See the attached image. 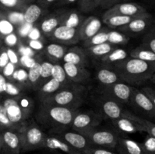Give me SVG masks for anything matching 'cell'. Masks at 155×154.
Instances as JSON below:
<instances>
[{
	"label": "cell",
	"mask_w": 155,
	"mask_h": 154,
	"mask_svg": "<svg viewBox=\"0 0 155 154\" xmlns=\"http://www.w3.org/2000/svg\"><path fill=\"white\" fill-rule=\"evenodd\" d=\"M5 129L14 130V128L9 120L5 108L2 102V99H0V131Z\"/></svg>",
	"instance_id": "43"
},
{
	"label": "cell",
	"mask_w": 155,
	"mask_h": 154,
	"mask_svg": "<svg viewBox=\"0 0 155 154\" xmlns=\"http://www.w3.org/2000/svg\"><path fill=\"white\" fill-rule=\"evenodd\" d=\"M65 11H66L54 12L42 19V21L39 24V30L42 32V34L48 37L51 33L61 24Z\"/></svg>",
	"instance_id": "20"
},
{
	"label": "cell",
	"mask_w": 155,
	"mask_h": 154,
	"mask_svg": "<svg viewBox=\"0 0 155 154\" xmlns=\"http://www.w3.org/2000/svg\"><path fill=\"white\" fill-rule=\"evenodd\" d=\"M2 39H1V38H0V48H1L2 46Z\"/></svg>",
	"instance_id": "63"
},
{
	"label": "cell",
	"mask_w": 155,
	"mask_h": 154,
	"mask_svg": "<svg viewBox=\"0 0 155 154\" xmlns=\"http://www.w3.org/2000/svg\"><path fill=\"white\" fill-rule=\"evenodd\" d=\"M94 146L114 149L117 146L118 141L122 136L114 129L99 128L98 127L80 132Z\"/></svg>",
	"instance_id": "5"
},
{
	"label": "cell",
	"mask_w": 155,
	"mask_h": 154,
	"mask_svg": "<svg viewBox=\"0 0 155 154\" xmlns=\"http://www.w3.org/2000/svg\"><path fill=\"white\" fill-rule=\"evenodd\" d=\"M32 0H0L2 11L23 12Z\"/></svg>",
	"instance_id": "28"
},
{
	"label": "cell",
	"mask_w": 155,
	"mask_h": 154,
	"mask_svg": "<svg viewBox=\"0 0 155 154\" xmlns=\"http://www.w3.org/2000/svg\"><path fill=\"white\" fill-rule=\"evenodd\" d=\"M51 78L54 79L56 81L64 85H68L73 83L68 79L63 66L59 63H54L52 72H51Z\"/></svg>",
	"instance_id": "35"
},
{
	"label": "cell",
	"mask_w": 155,
	"mask_h": 154,
	"mask_svg": "<svg viewBox=\"0 0 155 154\" xmlns=\"http://www.w3.org/2000/svg\"><path fill=\"white\" fill-rule=\"evenodd\" d=\"M8 63L9 59L7 54V51H6V47L5 45H2L0 48V72Z\"/></svg>",
	"instance_id": "52"
},
{
	"label": "cell",
	"mask_w": 155,
	"mask_h": 154,
	"mask_svg": "<svg viewBox=\"0 0 155 154\" xmlns=\"http://www.w3.org/2000/svg\"><path fill=\"white\" fill-rule=\"evenodd\" d=\"M115 48L116 46L114 45H112L109 42H104V43L100 44V45L85 48L84 51L88 57H92L94 58V60H98L99 58L110 53Z\"/></svg>",
	"instance_id": "25"
},
{
	"label": "cell",
	"mask_w": 155,
	"mask_h": 154,
	"mask_svg": "<svg viewBox=\"0 0 155 154\" xmlns=\"http://www.w3.org/2000/svg\"><path fill=\"white\" fill-rule=\"evenodd\" d=\"M27 79H28L27 71L23 68H17L12 78V80L16 82L22 86H24V85L28 86Z\"/></svg>",
	"instance_id": "44"
},
{
	"label": "cell",
	"mask_w": 155,
	"mask_h": 154,
	"mask_svg": "<svg viewBox=\"0 0 155 154\" xmlns=\"http://www.w3.org/2000/svg\"><path fill=\"white\" fill-rule=\"evenodd\" d=\"M27 37L29 39H39L40 38V32L36 27H33Z\"/></svg>",
	"instance_id": "56"
},
{
	"label": "cell",
	"mask_w": 155,
	"mask_h": 154,
	"mask_svg": "<svg viewBox=\"0 0 155 154\" xmlns=\"http://www.w3.org/2000/svg\"><path fill=\"white\" fill-rule=\"evenodd\" d=\"M18 132L21 140V152L44 148L46 134L43 132L33 120L27 121Z\"/></svg>",
	"instance_id": "4"
},
{
	"label": "cell",
	"mask_w": 155,
	"mask_h": 154,
	"mask_svg": "<svg viewBox=\"0 0 155 154\" xmlns=\"http://www.w3.org/2000/svg\"><path fill=\"white\" fill-rule=\"evenodd\" d=\"M142 91L149 98L151 102L155 106V88L151 87H144L142 88Z\"/></svg>",
	"instance_id": "55"
},
{
	"label": "cell",
	"mask_w": 155,
	"mask_h": 154,
	"mask_svg": "<svg viewBox=\"0 0 155 154\" xmlns=\"http://www.w3.org/2000/svg\"><path fill=\"white\" fill-rule=\"evenodd\" d=\"M16 30V27L7 19L2 11H0V38L2 39L5 36L14 33Z\"/></svg>",
	"instance_id": "38"
},
{
	"label": "cell",
	"mask_w": 155,
	"mask_h": 154,
	"mask_svg": "<svg viewBox=\"0 0 155 154\" xmlns=\"http://www.w3.org/2000/svg\"><path fill=\"white\" fill-rule=\"evenodd\" d=\"M104 0H88L86 4L81 8V10L85 12H89L93 11L97 7L101 5Z\"/></svg>",
	"instance_id": "49"
},
{
	"label": "cell",
	"mask_w": 155,
	"mask_h": 154,
	"mask_svg": "<svg viewBox=\"0 0 155 154\" xmlns=\"http://www.w3.org/2000/svg\"><path fill=\"white\" fill-rule=\"evenodd\" d=\"M107 35H108L107 42L112 45H125L130 41V36L120 31L108 30Z\"/></svg>",
	"instance_id": "36"
},
{
	"label": "cell",
	"mask_w": 155,
	"mask_h": 154,
	"mask_svg": "<svg viewBox=\"0 0 155 154\" xmlns=\"http://www.w3.org/2000/svg\"><path fill=\"white\" fill-rule=\"evenodd\" d=\"M51 40L65 45L77 44L80 41L79 28H71L60 25L48 36Z\"/></svg>",
	"instance_id": "13"
},
{
	"label": "cell",
	"mask_w": 155,
	"mask_h": 154,
	"mask_svg": "<svg viewBox=\"0 0 155 154\" xmlns=\"http://www.w3.org/2000/svg\"><path fill=\"white\" fill-rule=\"evenodd\" d=\"M48 134H53V135L59 137L62 140L66 142L67 143L81 152L88 148L94 146L84 135L74 131H74H68L66 128L58 129L49 131Z\"/></svg>",
	"instance_id": "11"
},
{
	"label": "cell",
	"mask_w": 155,
	"mask_h": 154,
	"mask_svg": "<svg viewBox=\"0 0 155 154\" xmlns=\"http://www.w3.org/2000/svg\"><path fill=\"white\" fill-rule=\"evenodd\" d=\"M28 46L34 51H41L44 48V44L40 39H30Z\"/></svg>",
	"instance_id": "54"
},
{
	"label": "cell",
	"mask_w": 155,
	"mask_h": 154,
	"mask_svg": "<svg viewBox=\"0 0 155 154\" xmlns=\"http://www.w3.org/2000/svg\"><path fill=\"white\" fill-rule=\"evenodd\" d=\"M43 13V9L36 4H29L23 11L24 22L30 24H34Z\"/></svg>",
	"instance_id": "31"
},
{
	"label": "cell",
	"mask_w": 155,
	"mask_h": 154,
	"mask_svg": "<svg viewBox=\"0 0 155 154\" xmlns=\"http://www.w3.org/2000/svg\"><path fill=\"white\" fill-rule=\"evenodd\" d=\"M2 42H4L5 46L15 49V48L19 46L20 37L17 34L16 32H14V33L5 36L2 39Z\"/></svg>",
	"instance_id": "45"
},
{
	"label": "cell",
	"mask_w": 155,
	"mask_h": 154,
	"mask_svg": "<svg viewBox=\"0 0 155 154\" xmlns=\"http://www.w3.org/2000/svg\"><path fill=\"white\" fill-rule=\"evenodd\" d=\"M33 24H30L24 22L22 25L16 28L15 32H16V33L18 35L19 37H26V36H28V34L30 33V30L33 29Z\"/></svg>",
	"instance_id": "48"
},
{
	"label": "cell",
	"mask_w": 155,
	"mask_h": 154,
	"mask_svg": "<svg viewBox=\"0 0 155 154\" xmlns=\"http://www.w3.org/2000/svg\"><path fill=\"white\" fill-rule=\"evenodd\" d=\"M128 104L136 113L148 118H155V106L142 89L133 88Z\"/></svg>",
	"instance_id": "8"
},
{
	"label": "cell",
	"mask_w": 155,
	"mask_h": 154,
	"mask_svg": "<svg viewBox=\"0 0 155 154\" xmlns=\"http://www.w3.org/2000/svg\"><path fill=\"white\" fill-rule=\"evenodd\" d=\"M3 154H20L21 152V140L18 131L5 129L0 131Z\"/></svg>",
	"instance_id": "14"
},
{
	"label": "cell",
	"mask_w": 155,
	"mask_h": 154,
	"mask_svg": "<svg viewBox=\"0 0 155 154\" xmlns=\"http://www.w3.org/2000/svg\"><path fill=\"white\" fill-rule=\"evenodd\" d=\"M150 81H151L152 83H154V84H155V72H154V73L153 74L152 77H151V78Z\"/></svg>",
	"instance_id": "62"
},
{
	"label": "cell",
	"mask_w": 155,
	"mask_h": 154,
	"mask_svg": "<svg viewBox=\"0 0 155 154\" xmlns=\"http://www.w3.org/2000/svg\"><path fill=\"white\" fill-rule=\"evenodd\" d=\"M142 146L144 147V149L146 151L149 152H152V153H155V137L153 136L149 135L148 134V136L145 138V141L142 143Z\"/></svg>",
	"instance_id": "47"
},
{
	"label": "cell",
	"mask_w": 155,
	"mask_h": 154,
	"mask_svg": "<svg viewBox=\"0 0 155 154\" xmlns=\"http://www.w3.org/2000/svg\"><path fill=\"white\" fill-rule=\"evenodd\" d=\"M17 68H18V66H15V64L12 63L11 62H9V63L3 68L1 73L5 77L6 79L11 80L12 78V75H13L14 72H15V69H16Z\"/></svg>",
	"instance_id": "50"
},
{
	"label": "cell",
	"mask_w": 155,
	"mask_h": 154,
	"mask_svg": "<svg viewBox=\"0 0 155 154\" xmlns=\"http://www.w3.org/2000/svg\"><path fill=\"white\" fill-rule=\"evenodd\" d=\"M102 23L99 18L95 16L86 18L79 28L80 41L87 40L101 30Z\"/></svg>",
	"instance_id": "18"
},
{
	"label": "cell",
	"mask_w": 155,
	"mask_h": 154,
	"mask_svg": "<svg viewBox=\"0 0 155 154\" xmlns=\"http://www.w3.org/2000/svg\"><path fill=\"white\" fill-rule=\"evenodd\" d=\"M142 45L155 53V24L145 33Z\"/></svg>",
	"instance_id": "41"
},
{
	"label": "cell",
	"mask_w": 155,
	"mask_h": 154,
	"mask_svg": "<svg viewBox=\"0 0 155 154\" xmlns=\"http://www.w3.org/2000/svg\"><path fill=\"white\" fill-rule=\"evenodd\" d=\"M63 61L64 63H73L83 67H86L89 63L88 56L86 55L84 49L77 46L68 48L63 57Z\"/></svg>",
	"instance_id": "22"
},
{
	"label": "cell",
	"mask_w": 155,
	"mask_h": 154,
	"mask_svg": "<svg viewBox=\"0 0 155 154\" xmlns=\"http://www.w3.org/2000/svg\"><path fill=\"white\" fill-rule=\"evenodd\" d=\"M148 13V12H147ZM146 14V13H145ZM143 15V14H142ZM139 15V16H142ZM139 16H124V15H110L107 17H103L102 21L111 28H120L127 25L135 18Z\"/></svg>",
	"instance_id": "29"
},
{
	"label": "cell",
	"mask_w": 155,
	"mask_h": 154,
	"mask_svg": "<svg viewBox=\"0 0 155 154\" xmlns=\"http://www.w3.org/2000/svg\"><path fill=\"white\" fill-rule=\"evenodd\" d=\"M37 60H36V59L33 58L30 56L27 55V54H24L20 59V63L24 67L29 69L30 67H31L33 64H34Z\"/></svg>",
	"instance_id": "53"
},
{
	"label": "cell",
	"mask_w": 155,
	"mask_h": 154,
	"mask_svg": "<svg viewBox=\"0 0 155 154\" xmlns=\"http://www.w3.org/2000/svg\"><path fill=\"white\" fill-rule=\"evenodd\" d=\"M55 1L56 0H39V3H40L42 7H46V6L49 5H51V3Z\"/></svg>",
	"instance_id": "59"
},
{
	"label": "cell",
	"mask_w": 155,
	"mask_h": 154,
	"mask_svg": "<svg viewBox=\"0 0 155 154\" xmlns=\"http://www.w3.org/2000/svg\"><path fill=\"white\" fill-rule=\"evenodd\" d=\"M102 116L98 113L92 110L77 112L72 121L71 127L73 130L80 133L86 130L99 126Z\"/></svg>",
	"instance_id": "9"
},
{
	"label": "cell",
	"mask_w": 155,
	"mask_h": 154,
	"mask_svg": "<svg viewBox=\"0 0 155 154\" xmlns=\"http://www.w3.org/2000/svg\"><path fill=\"white\" fill-rule=\"evenodd\" d=\"M155 24V21L151 14L148 13L135 18L127 25L120 27V31L127 36H138L145 33Z\"/></svg>",
	"instance_id": "12"
},
{
	"label": "cell",
	"mask_w": 155,
	"mask_h": 154,
	"mask_svg": "<svg viewBox=\"0 0 155 154\" xmlns=\"http://www.w3.org/2000/svg\"><path fill=\"white\" fill-rule=\"evenodd\" d=\"M120 1L121 0H104L100 6H101V8H110L114 5L117 4L118 2Z\"/></svg>",
	"instance_id": "57"
},
{
	"label": "cell",
	"mask_w": 155,
	"mask_h": 154,
	"mask_svg": "<svg viewBox=\"0 0 155 154\" xmlns=\"http://www.w3.org/2000/svg\"><path fill=\"white\" fill-rule=\"evenodd\" d=\"M6 83H7V79L0 72V91L5 96V91L6 88Z\"/></svg>",
	"instance_id": "58"
},
{
	"label": "cell",
	"mask_w": 155,
	"mask_h": 154,
	"mask_svg": "<svg viewBox=\"0 0 155 154\" xmlns=\"http://www.w3.org/2000/svg\"><path fill=\"white\" fill-rule=\"evenodd\" d=\"M6 51H7L8 56L9 62H11L12 63L15 64V66H19L20 58H19V56H18V52H17L14 48H8V47H6Z\"/></svg>",
	"instance_id": "51"
},
{
	"label": "cell",
	"mask_w": 155,
	"mask_h": 154,
	"mask_svg": "<svg viewBox=\"0 0 155 154\" xmlns=\"http://www.w3.org/2000/svg\"><path fill=\"white\" fill-rule=\"evenodd\" d=\"M124 116L134 119L135 121L139 122L145 128V132L148 133V134H149V135L153 136V137H155V123H154V122H151V121L148 120V119H145V118L137 116V115L133 114V113L128 111V110H127Z\"/></svg>",
	"instance_id": "34"
},
{
	"label": "cell",
	"mask_w": 155,
	"mask_h": 154,
	"mask_svg": "<svg viewBox=\"0 0 155 154\" xmlns=\"http://www.w3.org/2000/svg\"><path fill=\"white\" fill-rule=\"evenodd\" d=\"M96 79L100 85H109L120 82L117 72L110 66L101 65L97 69Z\"/></svg>",
	"instance_id": "23"
},
{
	"label": "cell",
	"mask_w": 155,
	"mask_h": 154,
	"mask_svg": "<svg viewBox=\"0 0 155 154\" xmlns=\"http://www.w3.org/2000/svg\"><path fill=\"white\" fill-rule=\"evenodd\" d=\"M64 86L66 85H64L61 84L60 82L56 81L54 79H49L45 81L44 83H42V84L36 89L39 100L53 95V94L57 92L58 91L61 89L62 88L64 87Z\"/></svg>",
	"instance_id": "26"
},
{
	"label": "cell",
	"mask_w": 155,
	"mask_h": 154,
	"mask_svg": "<svg viewBox=\"0 0 155 154\" xmlns=\"http://www.w3.org/2000/svg\"><path fill=\"white\" fill-rule=\"evenodd\" d=\"M82 152L84 154H119L118 152H115L112 149L99 147V146H92L83 150Z\"/></svg>",
	"instance_id": "46"
},
{
	"label": "cell",
	"mask_w": 155,
	"mask_h": 154,
	"mask_svg": "<svg viewBox=\"0 0 155 154\" xmlns=\"http://www.w3.org/2000/svg\"><path fill=\"white\" fill-rule=\"evenodd\" d=\"M0 154H3L2 153V144L1 135H0Z\"/></svg>",
	"instance_id": "61"
},
{
	"label": "cell",
	"mask_w": 155,
	"mask_h": 154,
	"mask_svg": "<svg viewBox=\"0 0 155 154\" xmlns=\"http://www.w3.org/2000/svg\"><path fill=\"white\" fill-rule=\"evenodd\" d=\"M7 19L15 26L16 28L19 27L24 23L23 12L20 11H2Z\"/></svg>",
	"instance_id": "42"
},
{
	"label": "cell",
	"mask_w": 155,
	"mask_h": 154,
	"mask_svg": "<svg viewBox=\"0 0 155 154\" xmlns=\"http://www.w3.org/2000/svg\"><path fill=\"white\" fill-rule=\"evenodd\" d=\"M78 110V109L39 104L35 112V119L38 124L49 128V131L64 129L71 126Z\"/></svg>",
	"instance_id": "2"
},
{
	"label": "cell",
	"mask_w": 155,
	"mask_h": 154,
	"mask_svg": "<svg viewBox=\"0 0 155 154\" xmlns=\"http://www.w3.org/2000/svg\"><path fill=\"white\" fill-rule=\"evenodd\" d=\"M107 31L108 30H101L98 33L94 35L93 36L88 39L87 40L84 41L83 42V45H84L85 48H88V47L94 46V45H100V44L104 43V42H107V39H108Z\"/></svg>",
	"instance_id": "37"
},
{
	"label": "cell",
	"mask_w": 155,
	"mask_h": 154,
	"mask_svg": "<svg viewBox=\"0 0 155 154\" xmlns=\"http://www.w3.org/2000/svg\"><path fill=\"white\" fill-rule=\"evenodd\" d=\"M54 63L50 61H42L41 63L40 68V82L39 86L45 82V81L51 78V72H52Z\"/></svg>",
	"instance_id": "40"
},
{
	"label": "cell",
	"mask_w": 155,
	"mask_h": 154,
	"mask_svg": "<svg viewBox=\"0 0 155 154\" xmlns=\"http://www.w3.org/2000/svg\"><path fill=\"white\" fill-rule=\"evenodd\" d=\"M147 10L139 4L133 2L117 3L112 7L109 8L103 17L110 16V15H124V16H139L147 13Z\"/></svg>",
	"instance_id": "15"
},
{
	"label": "cell",
	"mask_w": 155,
	"mask_h": 154,
	"mask_svg": "<svg viewBox=\"0 0 155 154\" xmlns=\"http://www.w3.org/2000/svg\"><path fill=\"white\" fill-rule=\"evenodd\" d=\"M129 57V54L127 51H126L124 48H115L112 50L110 53L104 55V57L99 58L98 60L100 65H104V66H111L112 64L117 62L124 60V59L127 58Z\"/></svg>",
	"instance_id": "24"
},
{
	"label": "cell",
	"mask_w": 155,
	"mask_h": 154,
	"mask_svg": "<svg viewBox=\"0 0 155 154\" xmlns=\"http://www.w3.org/2000/svg\"><path fill=\"white\" fill-rule=\"evenodd\" d=\"M24 89V86L18 84L13 80H8L6 83V88L5 91V96L6 97H18L22 95V91Z\"/></svg>",
	"instance_id": "39"
},
{
	"label": "cell",
	"mask_w": 155,
	"mask_h": 154,
	"mask_svg": "<svg viewBox=\"0 0 155 154\" xmlns=\"http://www.w3.org/2000/svg\"><path fill=\"white\" fill-rule=\"evenodd\" d=\"M111 122L114 129L120 135L121 134H134L145 131V128L139 122L126 116L111 121Z\"/></svg>",
	"instance_id": "17"
},
{
	"label": "cell",
	"mask_w": 155,
	"mask_h": 154,
	"mask_svg": "<svg viewBox=\"0 0 155 154\" xmlns=\"http://www.w3.org/2000/svg\"><path fill=\"white\" fill-rule=\"evenodd\" d=\"M133 88L125 82H118L109 85H100L97 91L98 95L124 106L129 104Z\"/></svg>",
	"instance_id": "7"
},
{
	"label": "cell",
	"mask_w": 155,
	"mask_h": 154,
	"mask_svg": "<svg viewBox=\"0 0 155 154\" xmlns=\"http://www.w3.org/2000/svg\"><path fill=\"white\" fill-rule=\"evenodd\" d=\"M40 68L41 62L36 61L31 67L29 68L28 71H27V73H28V79H27L28 86L34 88V90H36L39 86Z\"/></svg>",
	"instance_id": "33"
},
{
	"label": "cell",
	"mask_w": 155,
	"mask_h": 154,
	"mask_svg": "<svg viewBox=\"0 0 155 154\" xmlns=\"http://www.w3.org/2000/svg\"><path fill=\"white\" fill-rule=\"evenodd\" d=\"M76 1H77V0H58V4L63 5H68L71 4V3H74Z\"/></svg>",
	"instance_id": "60"
},
{
	"label": "cell",
	"mask_w": 155,
	"mask_h": 154,
	"mask_svg": "<svg viewBox=\"0 0 155 154\" xmlns=\"http://www.w3.org/2000/svg\"><path fill=\"white\" fill-rule=\"evenodd\" d=\"M116 149L119 154H155L145 150L142 143L124 137L119 139Z\"/></svg>",
	"instance_id": "21"
},
{
	"label": "cell",
	"mask_w": 155,
	"mask_h": 154,
	"mask_svg": "<svg viewBox=\"0 0 155 154\" xmlns=\"http://www.w3.org/2000/svg\"><path fill=\"white\" fill-rule=\"evenodd\" d=\"M94 102L100 110V114L110 121L116 120L125 116L127 110H124L123 105L98 95V98L94 99Z\"/></svg>",
	"instance_id": "10"
},
{
	"label": "cell",
	"mask_w": 155,
	"mask_h": 154,
	"mask_svg": "<svg viewBox=\"0 0 155 154\" xmlns=\"http://www.w3.org/2000/svg\"><path fill=\"white\" fill-rule=\"evenodd\" d=\"M130 57L144 61L155 62V53L142 44L130 51Z\"/></svg>",
	"instance_id": "32"
},
{
	"label": "cell",
	"mask_w": 155,
	"mask_h": 154,
	"mask_svg": "<svg viewBox=\"0 0 155 154\" xmlns=\"http://www.w3.org/2000/svg\"><path fill=\"white\" fill-rule=\"evenodd\" d=\"M62 66L64 69L68 79L74 84L83 85L90 79V72L86 67L70 63H64Z\"/></svg>",
	"instance_id": "16"
},
{
	"label": "cell",
	"mask_w": 155,
	"mask_h": 154,
	"mask_svg": "<svg viewBox=\"0 0 155 154\" xmlns=\"http://www.w3.org/2000/svg\"><path fill=\"white\" fill-rule=\"evenodd\" d=\"M68 45H63V44L53 42V43L48 44L45 47V54L54 61H58V60H63L65 54L68 50Z\"/></svg>",
	"instance_id": "27"
},
{
	"label": "cell",
	"mask_w": 155,
	"mask_h": 154,
	"mask_svg": "<svg viewBox=\"0 0 155 154\" xmlns=\"http://www.w3.org/2000/svg\"><path fill=\"white\" fill-rule=\"evenodd\" d=\"M120 82L130 85H140L150 81L155 72V62H147L129 56L111 66Z\"/></svg>",
	"instance_id": "1"
},
{
	"label": "cell",
	"mask_w": 155,
	"mask_h": 154,
	"mask_svg": "<svg viewBox=\"0 0 155 154\" xmlns=\"http://www.w3.org/2000/svg\"><path fill=\"white\" fill-rule=\"evenodd\" d=\"M2 102L5 108L8 119L14 130L20 131L30 119L31 114L26 111L19 104L16 97H3Z\"/></svg>",
	"instance_id": "6"
},
{
	"label": "cell",
	"mask_w": 155,
	"mask_h": 154,
	"mask_svg": "<svg viewBox=\"0 0 155 154\" xmlns=\"http://www.w3.org/2000/svg\"><path fill=\"white\" fill-rule=\"evenodd\" d=\"M86 18L76 11H66L61 25L71 28H80Z\"/></svg>",
	"instance_id": "30"
},
{
	"label": "cell",
	"mask_w": 155,
	"mask_h": 154,
	"mask_svg": "<svg viewBox=\"0 0 155 154\" xmlns=\"http://www.w3.org/2000/svg\"><path fill=\"white\" fill-rule=\"evenodd\" d=\"M86 97V88L83 85L72 83L64 86L50 96L39 100V104L55 105L78 109L84 103Z\"/></svg>",
	"instance_id": "3"
},
{
	"label": "cell",
	"mask_w": 155,
	"mask_h": 154,
	"mask_svg": "<svg viewBox=\"0 0 155 154\" xmlns=\"http://www.w3.org/2000/svg\"><path fill=\"white\" fill-rule=\"evenodd\" d=\"M44 148L51 149V150L60 151L66 154H84L81 151L78 150L67 143L59 137L51 134H46L45 143H44Z\"/></svg>",
	"instance_id": "19"
}]
</instances>
